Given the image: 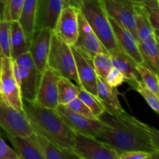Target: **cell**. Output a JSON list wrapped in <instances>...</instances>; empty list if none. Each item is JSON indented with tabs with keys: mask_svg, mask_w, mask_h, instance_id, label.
<instances>
[{
	"mask_svg": "<svg viewBox=\"0 0 159 159\" xmlns=\"http://www.w3.org/2000/svg\"><path fill=\"white\" fill-rule=\"evenodd\" d=\"M105 108L98 117L103 127L96 138L110 146L119 155L131 151H144L159 158V131L156 128L124 110L116 112L106 106Z\"/></svg>",
	"mask_w": 159,
	"mask_h": 159,
	"instance_id": "obj_1",
	"label": "cell"
},
{
	"mask_svg": "<svg viewBox=\"0 0 159 159\" xmlns=\"http://www.w3.org/2000/svg\"><path fill=\"white\" fill-rule=\"evenodd\" d=\"M22 107L26 119L37 130L61 148L73 152L75 132L56 110L43 107L36 101L24 99H22Z\"/></svg>",
	"mask_w": 159,
	"mask_h": 159,
	"instance_id": "obj_2",
	"label": "cell"
},
{
	"mask_svg": "<svg viewBox=\"0 0 159 159\" xmlns=\"http://www.w3.org/2000/svg\"><path fill=\"white\" fill-rule=\"evenodd\" d=\"M79 9L107 51L119 48L102 0H84Z\"/></svg>",
	"mask_w": 159,
	"mask_h": 159,
	"instance_id": "obj_3",
	"label": "cell"
},
{
	"mask_svg": "<svg viewBox=\"0 0 159 159\" xmlns=\"http://www.w3.org/2000/svg\"><path fill=\"white\" fill-rule=\"evenodd\" d=\"M14 75L20 87L22 99L34 102L42 77L29 52L12 60Z\"/></svg>",
	"mask_w": 159,
	"mask_h": 159,
	"instance_id": "obj_4",
	"label": "cell"
},
{
	"mask_svg": "<svg viewBox=\"0 0 159 159\" xmlns=\"http://www.w3.org/2000/svg\"><path fill=\"white\" fill-rule=\"evenodd\" d=\"M47 67L55 71L61 77L74 81L76 85H79L75 61L71 45L61 40L54 33L51 37V49Z\"/></svg>",
	"mask_w": 159,
	"mask_h": 159,
	"instance_id": "obj_5",
	"label": "cell"
},
{
	"mask_svg": "<svg viewBox=\"0 0 159 159\" xmlns=\"http://www.w3.org/2000/svg\"><path fill=\"white\" fill-rule=\"evenodd\" d=\"M73 152L79 159H119V154L97 138L75 133Z\"/></svg>",
	"mask_w": 159,
	"mask_h": 159,
	"instance_id": "obj_6",
	"label": "cell"
},
{
	"mask_svg": "<svg viewBox=\"0 0 159 159\" xmlns=\"http://www.w3.org/2000/svg\"><path fill=\"white\" fill-rule=\"evenodd\" d=\"M0 93L2 100L19 111H23L20 87L12 69V59L3 56L0 64Z\"/></svg>",
	"mask_w": 159,
	"mask_h": 159,
	"instance_id": "obj_7",
	"label": "cell"
},
{
	"mask_svg": "<svg viewBox=\"0 0 159 159\" xmlns=\"http://www.w3.org/2000/svg\"><path fill=\"white\" fill-rule=\"evenodd\" d=\"M0 127L6 134L29 138L34 132L23 111H19L4 102H0Z\"/></svg>",
	"mask_w": 159,
	"mask_h": 159,
	"instance_id": "obj_8",
	"label": "cell"
},
{
	"mask_svg": "<svg viewBox=\"0 0 159 159\" xmlns=\"http://www.w3.org/2000/svg\"><path fill=\"white\" fill-rule=\"evenodd\" d=\"M71 49L75 61L79 86L97 96V75L94 69L93 57L74 44L71 45Z\"/></svg>",
	"mask_w": 159,
	"mask_h": 159,
	"instance_id": "obj_9",
	"label": "cell"
},
{
	"mask_svg": "<svg viewBox=\"0 0 159 159\" xmlns=\"http://www.w3.org/2000/svg\"><path fill=\"white\" fill-rule=\"evenodd\" d=\"M56 111L75 133L96 138L103 127V124L99 119H93L75 113L65 105L59 104Z\"/></svg>",
	"mask_w": 159,
	"mask_h": 159,
	"instance_id": "obj_10",
	"label": "cell"
},
{
	"mask_svg": "<svg viewBox=\"0 0 159 159\" xmlns=\"http://www.w3.org/2000/svg\"><path fill=\"white\" fill-rule=\"evenodd\" d=\"M60 77L55 71L48 67L43 70L36 95V102L47 108L56 110L59 105L57 82Z\"/></svg>",
	"mask_w": 159,
	"mask_h": 159,
	"instance_id": "obj_11",
	"label": "cell"
},
{
	"mask_svg": "<svg viewBox=\"0 0 159 159\" xmlns=\"http://www.w3.org/2000/svg\"><path fill=\"white\" fill-rule=\"evenodd\" d=\"M77 11L78 9L73 6L63 7L53 30V33L68 45L75 44L79 34Z\"/></svg>",
	"mask_w": 159,
	"mask_h": 159,
	"instance_id": "obj_12",
	"label": "cell"
},
{
	"mask_svg": "<svg viewBox=\"0 0 159 159\" xmlns=\"http://www.w3.org/2000/svg\"><path fill=\"white\" fill-rule=\"evenodd\" d=\"M77 18L79 34L74 45L91 57H94L98 53L108 52L79 9L77 11Z\"/></svg>",
	"mask_w": 159,
	"mask_h": 159,
	"instance_id": "obj_13",
	"label": "cell"
},
{
	"mask_svg": "<svg viewBox=\"0 0 159 159\" xmlns=\"http://www.w3.org/2000/svg\"><path fill=\"white\" fill-rule=\"evenodd\" d=\"M52 34L53 30L47 28L35 30L30 42V54L37 68L42 72L48 65Z\"/></svg>",
	"mask_w": 159,
	"mask_h": 159,
	"instance_id": "obj_14",
	"label": "cell"
},
{
	"mask_svg": "<svg viewBox=\"0 0 159 159\" xmlns=\"http://www.w3.org/2000/svg\"><path fill=\"white\" fill-rule=\"evenodd\" d=\"M64 7L63 0H37L35 30L54 29Z\"/></svg>",
	"mask_w": 159,
	"mask_h": 159,
	"instance_id": "obj_15",
	"label": "cell"
},
{
	"mask_svg": "<svg viewBox=\"0 0 159 159\" xmlns=\"http://www.w3.org/2000/svg\"><path fill=\"white\" fill-rule=\"evenodd\" d=\"M30 125L34 132L27 138L40 151L44 159H79L78 155L72 151L61 148L57 144L50 141L34 125L31 124Z\"/></svg>",
	"mask_w": 159,
	"mask_h": 159,
	"instance_id": "obj_16",
	"label": "cell"
},
{
	"mask_svg": "<svg viewBox=\"0 0 159 159\" xmlns=\"http://www.w3.org/2000/svg\"><path fill=\"white\" fill-rule=\"evenodd\" d=\"M102 1L109 16L113 17L120 24H122L126 29L128 30L138 43L133 5L127 4L116 0H102Z\"/></svg>",
	"mask_w": 159,
	"mask_h": 159,
	"instance_id": "obj_17",
	"label": "cell"
},
{
	"mask_svg": "<svg viewBox=\"0 0 159 159\" xmlns=\"http://www.w3.org/2000/svg\"><path fill=\"white\" fill-rule=\"evenodd\" d=\"M109 20L119 48L130 56L138 65H144V61L138 48V43L131 33L113 17L109 16Z\"/></svg>",
	"mask_w": 159,
	"mask_h": 159,
	"instance_id": "obj_18",
	"label": "cell"
},
{
	"mask_svg": "<svg viewBox=\"0 0 159 159\" xmlns=\"http://www.w3.org/2000/svg\"><path fill=\"white\" fill-rule=\"evenodd\" d=\"M108 53L111 57L113 68H117L124 75L125 79H139V75L136 69L138 64L121 48H113L108 51Z\"/></svg>",
	"mask_w": 159,
	"mask_h": 159,
	"instance_id": "obj_19",
	"label": "cell"
},
{
	"mask_svg": "<svg viewBox=\"0 0 159 159\" xmlns=\"http://www.w3.org/2000/svg\"><path fill=\"white\" fill-rule=\"evenodd\" d=\"M30 42L18 21H10V58L15 60L29 52Z\"/></svg>",
	"mask_w": 159,
	"mask_h": 159,
	"instance_id": "obj_20",
	"label": "cell"
},
{
	"mask_svg": "<svg viewBox=\"0 0 159 159\" xmlns=\"http://www.w3.org/2000/svg\"><path fill=\"white\" fill-rule=\"evenodd\" d=\"M133 6L138 42L144 41L152 37L158 39V34L155 33L151 23L145 7L143 5H133Z\"/></svg>",
	"mask_w": 159,
	"mask_h": 159,
	"instance_id": "obj_21",
	"label": "cell"
},
{
	"mask_svg": "<svg viewBox=\"0 0 159 159\" xmlns=\"http://www.w3.org/2000/svg\"><path fill=\"white\" fill-rule=\"evenodd\" d=\"M158 40L152 37L144 41L138 42V48L144 61V65L154 72H159Z\"/></svg>",
	"mask_w": 159,
	"mask_h": 159,
	"instance_id": "obj_22",
	"label": "cell"
},
{
	"mask_svg": "<svg viewBox=\"0 0 159 159\" xmlns=\"http://www.w3.org/2000/svg\"><path fill=\"white\" fill-rule=\"evenodd\" d=\"M116 87L111 86L105 79L97 76V97L106 107L116 112H121L124 109L121 107Z\"/></svg>",
	"mask_w": 159,
	"mask_h": 159,
	"instance_id": "obj_23",
	"label": "cell"
},
{
	"mask_svg": "<svg viewBox=\"0 0 159 159\" xmlns=\"http://www.w3.org/2000/svg\"><path fill=\"white\" fill-rule=\"evenodd\" d=\"M37 0H24L18 22L21 25L28 41L30 42L35 32Z\"/></svg>",
	"mask_w": 159,
	"mask_h": 159,
	"instance_id": "obj_24",
	"label": "cell"
},
{
	"mask_svg": "<svg viewBox=\"0 0 159 159\" xmlns=\"http://www.w3.org/2000/svg\"><path fill=\"white\" fill-rule=\"evenodd\" d=\"M6 135L13 146L14 151L20 159H44L40 151L27 138L15 135Z\"/></svg>",
	"mask_w": 159,
	"mask_h": 159,
	"instance_id": "obj_25",
	"label": "cell"
},
{
	"mask_svg": "<svg viewBox=\"0 0 159 159\" xmlns=\"http://www.w3.org/2000/svg\"><path fill=\"white\" fill-rule=\"evenodd\" d=\"M130 86V89H134L141 94L147 102L149 107L157 113H159V96L153 93L142 81L139 79H125V82Z\"/></svg>",
	"mask_w": 159,
	"mask_h": 159,
	"instance_id": "obj_26",
	"label": "cell"
},
{
	"mask_svg": "<svg viewBox=\"0 0 159 159\" xmlns=\"http://www.w3.org/2000/svg\"><path fill=\"white\" fill-rule=\"evenodd\" d=\"M80 86L75 85L72 81L67 78L60 77L57 82V96L59 104L66 105L78 97Z\"/></svg>",
	"mask_w": 159,
	"mask_h": 159,
	"instance_id": "obj_27",
	"label": "cell"
},
{
	"mask_svg": "<svg viewBox=\"0 0 159 159\" xmlns=\"http://www.w3.org/2000/svg\"><path fill=\"white\" fill-rule=\"evenodd\" d=\"M93 61L96 75L101 79H106L113 68L110 54L108 52L98 53L93 57Z\"/></svg>",
	"mask_w": 159,
	"mask_h": 159,
	"instance_id": "obj_28",
	"label": "cell"
},
{
	"mask_svg": "<svg viewBox=\"0 0 159 159\" xmlns=\"http://www.w3.org/2000/svg\"><path fill=\"white\" fill-rule=\"evenodd\" d=\"M136 69L141 81L153 92L159 96V81L158 74L144 65H137Z\"/></svg>",
	"mask_w": 159,
	"mask_h": 159,
	"instance_id": "obj_29",
	"label": "cell"
},
{
	"mask_svg": "<svg viewBox=\"0 0 159 159\" xmlns=\"http://www.w3.org/2000/svg\"><path fill=\"white\" fill-rule=\"evenodd\" d=\"M78 97L82 99L89 108L91 110L94 116L98 119L99 116L105 111V106L97 96L89 93L86 90L80 87Z\"/></svg>",
	"mask_w": 159,
	"mask_h": 159,
	"instance_id": "obj_30",
	"label": "cell"
},
{
	"mask_svg": "<svg viewBox=\"0 0 159 159\" xmlns=\"http://www.w3.org/2000/svg\"><path fill=\"white\" fill-rule=\"evenodd\" d=\"M23 3L24 0H8L0 18L7 21H18Z\"/></svg>",
	"mask_w": 159,
	"mask_h": 159,
	"instance_id": "obj_31",
	"label": "cell"
},
{
	"mask_svg": "<svg viewBox=\"0 0 159 159\" xmlns=\"http://www.w3.org/2000/svg\"><path fill=\"white\" fill-rule=\"evenodd\" d=\"M0 49L3 56L10 57V21L0 18Z\"/></svg>",
	"mask_w": 159,
	"mask_h": 159,
	"instance_id": "obj_32",
	"label": "cell"
},
{
	"mask_svg": "<svg viewBox=\"0 0 159 159\" xmlns=\"http://www.w3.org/2000/svg\"><path fill=\"white\" fill-rule=\"evenodd\" d=\"M65 106L68 109H70L71 111L75 112V113H79V114L82 115V116H87V117L93 118V119H97L94 116V114L91 111V110L89 108L88 106L82 99H79V97H76L75 99L71 100V102L67 103Z\"/></svg>",
	"mask_w": 159,
	"mask_h": 159,
	"instance_id": "obj_33",
	"label": "cell"
},
{
	"mask_svg": "<svg viewBox=\"0 0 159 159\" xmlns=\"http://www.w3.org/2000/svg\"><path fill=\"white\" fill-rule=\"evenodd\" d=\"M147 9L151 23L155 30V33L158 34V23H159V7L158 0H151L142 4Z\"/></svg>",
	"mask_w": 159,
	"mask_h": 159,
	"instance_id": "obj_34",
	"label": "cell"
},
{
	"mask_svg": "<svg viewBox=\"0 0 159 159\" xmlns=\"http://www.w3.org/2000/svg\"><path fill=\"white\" fill-rule=\"evenodd\" d=\"M105 80L110 85L117 88L118 86L122 85V84L125 82V78L117 68H113Z\"/></svg>",
	"mask_w": 159,
	"mask_h": 159,
	"instance_id": "obj_35",
	"label": "cell"
},
{
	"mask_svg": "<svg viewBox=\"0 0 159 159\" xmlns=\"http://www.w3.org/2000/svg\"><path fill=\"white\" fill-rule=\"evenodd\" d=\"M158 157L144 151H131L119 155V159H158Z\"/></svg>",
	"mask_w": 159,
	"mask_h": 159,
	"instance_id": "obj_36",
	"label": "cell"
},
{
	"mask_svg": "<svg viewBox=\"0 0 159 159\" xmlns=\"http://www.w3.org/2000/svg\"><path fill=\"white\" fill-rule=\"evenodd\" d=\"M0 159H20L15 151L11 148L0 136Z\"/></svg>",
	"mask_w": 159,
	"mask_h": 159,
	"instance_id": "obj_37",
	"label": "cell"
},
{
	"mask_svg": "<svg viewBox=\"0 0 159 159\" xmlns=\"http://www.w3.org/2000/svg\"><path fill=\"white\" fill-rule=\"evenodd\" d=\"M84 0H65L64 7L67 6H73V7L76 8V9H79L80 5L82 4V2Z\"/></svg>",
	"mask_w": 159,
	"mask_h": 159,
	"instance_id": "obj_38",
	"label": "cell"
},
{
	"mask_svg": "<svg viewBox=\"0 0 159 159\" xmlns=\"http://www.w3.org/2000/svg\"><path fill=\"white\" fill-rule=\"evenodd\" d=\"M116 1L122 2H125L130 5H142L147 2L151 1V0H116Z\"/></svg>",
	"mask_w": 159,
	"mask_h": 159,
	"instance_id": "obj_39",
	"label": "cell"
},
{
	"mask_svg": "<svg viewBox=\"0 0 159 159\" xmlns=\"http://www.w3.org/2000/svg\"><path fill=\"white\" fill-rule=\"evenodd\" d=\"M7 2H8V0H0V2H1L2 5V9L5 7V6H6Z\"/></svg>",
	"mask_w": 159,
	"mask_h": 159,
	"instance_id": "obj_40",
	"label": "cell"
},
{
	"mask_svg": "<svg viewBox=\"0 0 159 159\" xmlns=\"http://www.w3.org/2000/svg\"><path fill=\"white\" fill-rule=\"evenodd\" d=\"M3 57V54H2V52L1 49H0V64H1V59L2 57Z\"/></svg>",
	"mask_w": 159,
	"mask_h": 159,
	"instance_id": "obj_41",
	"label": "cell"
},
{
	"mask_svg": "<svg viewBox=\"0 0 159 159\" xmlns=\"http://www.w3.org/2000/svg\"><path fill=\"white\" fill-rule=\"evenodd\" d=\"M2 96H1V93H0V102H2Z\"/></svg>",
	"mask_w": 159,
	"mask_h": 159,
	"instance_id": "obj_42",
	"label": "cell"
},
{
	"mask_svg": "<svg viewBox=\"0 0 159 159\" xmlns=\"http://www.w3.org/2000/svg\"><path fill=\"white\" fill-rule=\"evenodd\" d=\"M63 1H64V5H65V0H63Z\"/></svg>",
	"mask_w": 159,
	"mask_h": 159,
	"instance_id": "obj_43",
	"label": "cell"
}]
</instances>
